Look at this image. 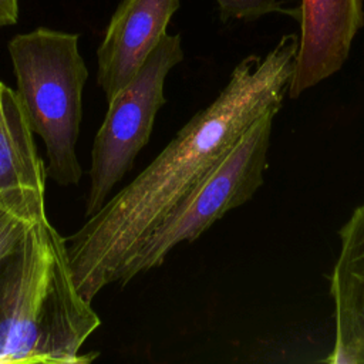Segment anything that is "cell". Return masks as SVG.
<instances>
[{
	"instance_id": "obj_11",
	"label": "cell",
	"mask_w": 364,
	"mask_h": 364,
	"mask_svg": "<svg viewBox=\"0 0 364 364\" xmlns=\"http://www.w3.org/2000/svg\"><path fill=\"white\" fill-rule=\"evenodd\" d=\"M220 18L229 20H253L264 14L284 11L279 0H215Z\"/></svg>"
},
{
	"instance_id": "obj_12",
	"label": "cell",
	"mask_w": 364,
	"mask_h": 364,
	"mask_svg": "<svg viewBox=\"0 0 364 364\" xmlns=\"http://www.w3.org/2000/svg\"><path fill=\"white\" fill-rule=\"evenodd\" d=\"M18 20V0H0V28L13 26Z\"/></svg>"
},
{
	"instance_id": "obj_6",
	"label": "cell",
	"mask_w": 364,
	"mask_h": 364,
	"mask_svg": "<svg viewBox=\"0 0 364 364\" xmlns=\"http://www.w3.org/2000/svg\"><path fill=\"white\" fill-rule=\"evenodd\" d=\"M300 37L289 87L291 98L336 74L364 24L363 0H301Z\"/></svg>"
},
{
	"instance_id": "obj_7",
	"label": "cell",
	"mask_w": 364,
	"mask_h": 364,
	"mask_svg": "<svg viewBox=\"0 0 364 364\" xmlns=\"http://www.w3.org/2000/svg\"><path fill=\"white\" fill-rule=\"evenodd\" d=\"M179 0H122L97 50V82L111 100L139 71L166 34Z\"/></svg>"
},
{
	"instance_id": "obj_9",
	"label": "cell",
	"mask_w": 364,
	"mask_h": 364,
	"mask_svg": "<svg viewBox=\"0 0 364 364\" xmlns=\"http://www.w3.org/2000/svg\"><path fill=\"white\" fill-rule=\"evenodd\" d=\"M47 165L17 91L0 81V191L30 186L46 191Z\"/></svg>"
},
{
	"instance_id": "obj_8",
	"label": "cell",
	"mask_w": 364,
	"mask_h": 364,
	"mask_svg": "<svg viewBox=\"0 0 364 364\" xmlns=\"http://www.w3.org/2000/svg\"><path fill=\"white\" fill-rule=\"evenodd\" d=\"M338 235L340 255L330 279L336 336L324 361L364 364V203L353 210Z\"/></svg>"
},
{
	"instance_id": "obj_10",
	"label": "cell",
	"mask_w": 364,
	"mask_h": 364,
	"mask_svg": "<svg viewBox=\"0 0 364 364\" xmlns=\"http://www.w3.org/2000/svg\"><path fill=\"white\" fill-rule=\"evenodd\" d=\"M46 191L14 186L0 191V264L24 232L46 215Z\"/></svg>"
},
{
	"instance_id": "obj_4",
	"label": "cell",
	"mask_w": 364,
	"mask_h": 364,
	"mask_svg": "<svg viewBox=\"0 0 364 364\" xmlns=\"http://www.w3.org/2000/svg\"><path fill=\"white\" fill-rule=\"evenodd\" d=\"M277 111L260 117L237 144L185 195L148 233L125 264L119 284L165 262L182 242H193L229 210L247 202L263 183L273 119Z\"/></svg>"
},
{
	"instance_id": "obj_5",
	"label": "cell",
	"mask_w": 364,
	"mask_h": 364,
	"mask_svg": "<svg viewBox=\"0 0 364 364\" xmlns=\"http://www.w3.org/2000/svg\"><path fill=\"white\" fill-rule=\"evenodd\" d=\"M182 58L181 36L166 33L135 77L107 101V112L91 151L87 218L104 206L148 144L156 114L166 102L165 80Z\"/></svg>"
},
{
	"instance_id": "obj_1",
	"label": "cell",
	"mask_w": 364,
	"mask_h": 364,
	"mask_svg": "<svg viewBox=\"0 0 364 364\" xmlns=\"http://www.w3.org/2000/svg\"><path fill=\"white\" fill-rule=\"evenodd\" d=\"M299 37L283 36L263 57L249 55L219 95L196 112L158 156L65 237L80 293L92 303L119 276L154 226L266 112L279 111L294 71Z\"/></svg>"
},
{
	"instance_id": "obj_2",
	"label": "cell",
	"mask_w": 364,
	"mask_h": 364,
	"mask_svg": "<svg viewBox=\"0 0 364 364\" xmlns=\"http://www.w3.org/2000/svg\"><path fill=\"white\" fill-rule=\"evenodd\" d=\"M101 326L78 290L67 242L38 218L0 264V364H85L81 354Z\"/></svg>"
},
{
	"instance_id": "obj_3",
	"label": "cell",
	"mask_w": 364,
	"mask_h": 364,
	"mask_svg": "<svg viewBox=\"0 0 364 364\" xmlns=\"http://www.w3.org/2000/svg\"><path fill=\"white\" fill-rule=\"evenodd\" d=\"M78 40L75 33L37 27L7 44L17 94L46 146L47 175L61 186L78 185L82 176L77 141L88 68Z\"/></svg>"
}]
</instances>
